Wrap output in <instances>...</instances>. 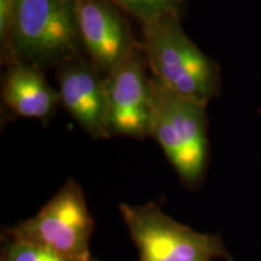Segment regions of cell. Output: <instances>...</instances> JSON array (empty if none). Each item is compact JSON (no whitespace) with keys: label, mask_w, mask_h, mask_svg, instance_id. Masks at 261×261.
<instances>
[{"label":"cell","mask_w":261,"mask_h":261,"mask_svg":"<svg viewBox=\"0 0 261 261\" xmlns=\"http://www.w3.org/2000/svg\"><path fill=\"white\" fill-rule=\"evenodd\" d=\"M142 50L104 76L110 136L144 140L151 121V84Z\"/></svg>","instance_id":"cell-7"},{"label":"cell","mask_w":261,"mask_h":261,"mask_svg":"<svg viewBox=\"0 0 261 261\" xmlns=\"http://www.w3.org/2000/svg\"><path fill=\"white\" fill-rule=\"evenodd\" d=\"M93 232L85 192L70 178L34 217L4 228L2 234L46 248L70 261H97L91 252Z\"/></svg>","instance_id":"cell-4"},{"label":"cell","mask_w":261,"mask_h":261,"mask_svg":"<svg viewBox=\"0 0 261 261\" xmlns=\"http://www.w3.org/2000/svg\"><path fill=\"white\" fill-rule=\"evenodd\" d=\"M127 15L133 16L143 25L154 23L166 16H181L184 0H110Z\"/></svg>","instance_id":"cell-10"},{"label":"cell","mask_w":261,"mask_h":261,"mask_svg":"<svg viewBox=\"0 0 261 261\" xmlns=\"http://www.w3.org/2000/svg\"><path fill=\"white\" fill-rule=\"evenodd\" d=\"M75 6L84 52L103 76L140 50L126 12L110 0H75Z\"/></svg>","instance_id":"cell-6"},{"label":"cell","mask_w":261,"mask_h":261,"mask_svg":"<svg viewBox=\"0 0 261 261\" xmlns=\"http://www.w3.org/2000/svg\"><path fill=\"white\" fill-rule=\"evenodd\" d=\"M75 0H17L6 65L19 62L45 71L84 56Z\"/></svg>","instance_id":"cell-2"},{"label":"cell","mask_w":261,"mask_h":261,"mask_svg":"<svg viewBox=\"0 0 261 261\" xmlns=\"http://www.w3.org/2000/svg\"><path fill=\"white\" fill-rule=\"evenodd\" d=\"M2 261H70L37 244L2 234Z\"/></svg>","instance_id":"cell-11"},{"label":"cell","mask_w":261,"mask_h":261,"mask_svg":"<svg viewBox=\"0 0 261 261\" xmlns=\"http://www.w3.org/2000/svg\"><path fill=\"white\" fill-rule=\"evenodd\" d=\"M61 106L92 139H109L104 76L86 56L56 69Z\"/></svg>","instance_id":"cell-8"},{"label":"cell","mask_w":261,"mask_h":261,"mask_svg":"<svg viewBox=\"0 0 261 261\" xmlns=\"http://www.w3.org/2000/svg\"><path fill=\"white\" fill-rule=\"evenodd\" d=\"M3 104L14 115L46 122L61 106L58 90L54 89L44 71L14 62L8 65L3 80Z\"/></svg>","instance_id":"cell-9"},{"label":"cell","mask_w":261,"mask_h":261,"mask_svg":"<svg viewBox=\"0 0 261 261\" xmlns=\"http://www.w3.org/2000/svg\"><path fill=\"white\" fill-rule=\"evenodd\" d=\"M17 0H0V46L2 56L8 50V45L14 24Z\"/></svg>","instance_id":"cell-12"},{"label":"cell","mask_w":261,"mask_h":261,"mask_svg":"<svg viewBox=\"0 0 261 261\" xmlns=\"http://www.w3.org/2000/svg\"><path fill=\"white\" fill-rule=\"evenodd\" d=\"M151 121L149 137L163 154L189 190L201 187L210 163L207 106L179 96L150 76Z\"/></svg>","instance_id":"cell-1"},{"label":"cell","mask_w":261,"mask_h":261,"mask_svg":"<svg viewBox=\"0 0 261 261\" xmlns=\"http://www.w3.org/2000/svg\"><path fill=\"white\" fill-rule=\"evenodd\" d=\"M181 16L143 25L140 50L152 76L179 96L204 104L220 92V68L189 38Z\"/></svg>","instance_id":"cell-3"},{"label":"cell","mask_w":261,"mask_h":261,"mask_svg":"<svg viewBox=\"0 0 261 261\" xmlns=\"http://www.w3.org/2000/svg\"><path fill=\"white\" fill-rule=\"evenodd\" d=\"M119 210L138 250V261H233L221 234L197 232L155 202L121 203Z\"/></svg>","instance_id":"cell-5"}]
</instances>
